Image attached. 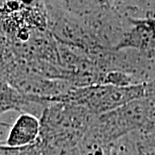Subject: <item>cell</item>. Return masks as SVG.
<instances>
[{
    "label": "cell",
    "mask_w": 155,
    "mask_h": 155,
    "mask_svg": "<svg viewBox=\"0 0 155 155\" xmlns=\"http://www.w3.org/2000/svg\"><path fill=\"white\" fill-rule=\"evenodd\" d=\"M101 48L116 49L131 26L122 1H61Z\"/></svg>",
    "instance_id": "1"
},
{
    "label": "cell",
    "mask_w": 155,
    "mask_h": 155,
    "mask_svg": "<svg viewBox=\"0 0 155 155\" xmlns=\"http://www.w3.org/2000/svg\"><path fill=\"white\" fill-rule=\"evenodd\" d=\"M149 95L148 83L128 86L96 84L84 87H73L67 94L56 98L54 102L82 106L95 115L99 116L116 110L132 101L145 98Z\"/></svg>",
    "instance_id": "2"
},
{
    "label": "cell",
    "mask_w": 155,
    "mask_h": 155,
    "mask_svg": "<svg viewBox=\"0 0 155 155\" xmlns=\"http://www.w3.org/2000/svg\"><path fill=\"white\" fill-rule=\"evenodd\" d=\"M97 116L82 106L61 102L49 103L40 118L39 139L78 143Z\"/></svg>",
    "instance_id": "3"
},
{
    "label": "cell",
    "mask_w": 155,
    "mask_h": 155,
    "mask_svg": "<svg viewBox=\"0 0 155 155\" xmlns=\"http://www.w3.org/2000/svg\"><path fill=\"white\" fill-rule=\"evenodd\" d=\"M48 30L57 42L74 47L89 54L101 48L94 41L81 22L63 6L61 1H44Z\"/></svg>",
    "instance_id": "4"
},
{
    "label": "cell",
    "mask_w": 155,
    "mask_h": 155,
    "mask_svg": "<svg viewBox=\"0 0 155 155\" xmlns=\"http://www.w3.org/2000/svg\"><path fill=\"white\" fill-rule=\"evenodd\" d=\"M41 134V122L30 114H20L10 128L5 144L12 148H23L35 145Z\"/></svg>",
    "instance_id": "5"
},
{
    "label": "cell",
    "mask_w": 155,
    "mask_h": 155,
    "mask_svg": "<svg viewBox=\"0 0 155 155\" xmlns=\"http://www.w3.org/2000/svg\"><path fill=\"white\" fill-rule=\"evenodd\" d=\"M131 26L123 35L116 50L133 49L150 53L155 50V34L147 18L130 19Z\"/></svg>",
    "instance_id": "6"
},
{
    "label": "cell",
    "mask_w": 155,
    "mask_h": 155,
    "mask_svg": "<svg viewBox=\"0 0 155 155\" xmlns=\"http://www.w3.org/2000/svg\"><path fill=\"white\" fill-rule=\"evenodd\" d=\"M112 146L91 127L78 144L80 155H111Z\"/></svg>",
    "instance_id": "7"
},
{
    "label": "cell",
    "mask_w": 155,
    "mask_h": 155,
    "mask_svg": "<svg viewBox=\"0 0 155 155\" xmlns=\"http://www.w3.org/2000/svg\"><path fill=\"white\" fill-rule=\"evenodd\" d=\"M78 144L61 140H38L36 142L41 155H80Z\"/></svg>",
    "instance_id": "8"
},
{
    "label": "cell",
    "mask_w": 155,
    "mask_h": 155,
    "mask_svg": "<svg viewBox=\"0 0 155 155\" xmlns=\"http://www.w3.org/2000/svg\"><path fill=\"white\" fill-rule=\"evenodd\" d=\"M20 149L7 147L4 142L0 141V155H19Z\"/></svg>",
    "instance_id": "9"
},
{
    "label": "cell",
    "mask_w": 155,
    "mask_h": 155,
    "mask_svg": "<svg viewBox=\"0 0 155 155\" xmlns=\"http://www.w3.org/2000/svg\"><path fill=\"white\" fill-rule=\"evenodd\" d=\"M19 155H41L40 150L38 149L36 143L27 147H23L20 149Z\"/></svg>",
    "instance_id": "10"
},
{
    "label": "cell",
    "mask_w": 155,
    "mask_h": 155,
    "mask_svg": "<svg viewBox=\"0 0 155 155\" xmlns=\"http://www.w3.org/2000/svg\"><path fill=\"white\" fill-rule=\"evenodd\" d=\"M151 54H155V50L154 51H153V52H150Z\"/></svg>",
    "instance_id": "11"
}]
</instances>
